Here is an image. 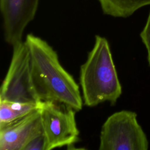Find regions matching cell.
I'll list each match as a JSON object with an SVG mask.
<instances>
[{
    "instance_id": "obj_11",
    "label": "cell",
    "mask_w": 150,
    "mask_h": 150,
    "mask_svg": "<svg viewBox=\"0 0 150 150\" xmlns=\"http://www.w3.org/2000/svg\"><path fill=\"white\" fill-rule=\"evenodd\" d=\"M23 150H46V140L43 132L31 140Z\"/></svg>"
},
{
    "instance_id": "obj_8",
    "label": "cell",
    "mask_w": 150,
    "mask_h": 150,
    "mask_svg": "<svg viewBox=\"0 0 150 150\" xmlns=\"http://www.w3.org/2000/svg\"><path fill=\"white\" fill-rule=\"evenodd\" d=\"M38 103L11 101L0 100V125L11 122L42 107Z\"/></svg>"
},
{
    "instance_id": "obj_5",
    "label": "cell",
    "mask_w": 150,
    "mask_h": 150,
    "mask_svg": "<svg viewBox=\"0 0 150 150\" xmlns=\"http://www.w3.org/2000/svg\"><path fill=\"white\" fill-rule=\"evenodd\" d=\"M40 111L46 150L73 146L79 141L74 109L64 104L46 101H43Z\"/></svg>"
},
{
    "instance_id": "obj_4",
    "label": "cell",
    "mask_w": 150,
    "mask_h": 150,
    "mask_svg": "<svg viewBox=\"0 0 150 150\" xmlns=\"http://www.w3.org/2000/svg\"><path fill=\"white\" fill-rule=\"evenodd\" d=\"M12 54L0 90V100L38 103L31 74L30 54L25 41L12 46Z\"/></svg>"
},
{
    "instance_id": "obj_1",
    "label": "cell",
    "mask_w": 150,
    "mask_h": 150,
    "mask_svg": "<svg viewBox=\"0 0 150 150\" xmlns=\"http://www.w3.org/2000/svg\"><path fill=\"white\" fill-rule=\"evenodd\" d=\"M25 42L32 81L40 100L64 104L80 111L84 104L80 87L60 63L56 51L46 40L32 33L26 35Z\"/></svg>"
},
{
    "instance_id": "obj_2",
    "label": "cell",
    "mask_w": 150,
    "mask_h": 150,
    "mask_svg": "<svg viewBox=\"0 0 150 150\" xmlns=\"http://www.w3.org/2000/svg\"><path fill=\"white\" fill-rule=\"evenodd\" d=\"M80 86L83 104L95 107L109 102L114 104L122 94V87L108 40L96 35L94 43L80 68Z\"/></svg>"
},
{
    "instance_id": "obj_7",
    "label": "cell",
    "mask_w": 150,
    "mask_h": 150,
    "mask_svg": "<svg viewBox=\"0 0 150 150\" xmlns=\"http://www.w3.org/2000/svg\"><path fill=\"white\" fill-rule=\"evenodd\" d=\"M40 108L0 125V150H23L31 140L43 133Z\"/></svg>"
},
{
    "instance_id": "obj_3",
    "label": "cell",
    "mask_w": 150,
    "mask_h": 150,
    "mask_svg": "<svg viewBox=\"0 0 150 150\" xmlns=\"http://www.w3.org/2000/svg\"><path fill=\"white\" fill-rule=\"evenodd\" d=\"M135 112L121 110L110 115L102 125L100 150H146L148 141Z\"/></svg>"
},
{
    "instance_id": "obj_6",
    "label": "cell",
    "mask_w": 150,
    "mask_h": 150,
    "mask_svg": "<svg viewBox=\"0 0 150 150\" xmlns=\"http://www.w3.org/2000/svg\"><path fill=\"white\" fill-rule=\"evenodd\" d=\"M39 0H0L4 39L12 46L22 41L23 34L33 20Z\"/></svg>"
},
{
    "instance_id": "obj_10",
    "label": "cell",
    "mask_w": 150,
    "mask_h": 150,
    "mask_svg": "<svg viewBox=\"0 0 150 150\" xmlns=\"http://www.w3.org/2000/svg\"><path fill=\"white\" fill-rule=\"evenodd\" d=\"M140 37L147 50V58L150 65V11L145 27L140 33Z\"/></svg>"
},
{
    "instance_id": "obj_9",
    "label": "cell",
    "mask_w": 150,
    "mask_h": 150,
    "mask_svg": "<svg viewBox=\"0 0 150 150\" xmlns=\"http://www.w3.org/2000/svg\"><path fill=\"white\" fill-rule=\"evenodd\" d=\"M103 12L115 18H127L137 10L150 5V0H97Z\"/></svg>"
}]
</instances>
